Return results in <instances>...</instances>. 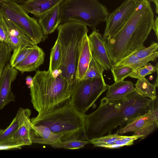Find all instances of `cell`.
<instances>
[{
  "instance_id": "cell-1",
  "label": "cell",
  "mask_w": 158,
  "mask_h": 158,
  "mask_svg": "<svg viewBox=\"0 0 158 158\" xmlns=\"http://www.w3.org/2000/svg\"><path fill=\"white\" fill-rule=\"evenodd\" d=\"M153 100L135 92L125 98L111 101L105 97L94 111L85 114L86 133L89 139L111 134L119 126L131 119L147 113L152 108Z\"/></svg>"
},
{
  "instance_id": "cell-2",
  "label": "cell",
  "mask_w": 158,
  "mask_h": 158,
  "mask_svg": "<svg viewBox=\"0 0 158 158\" xmlns=\"http://www.w3.org/2000/svg\"><path fill=\"white\" fill-rule=\"evenodd\" d=\"M154 14L148 0H139L134 12L120 30L105 42L114 64L143 45L151 30Z\"/></svg>"
},
{
  "instance_id": "cell-3",
  "label": "cell",
  "mask_w": 158,
  "mask_h": 158,
  "mask_svg": "<svg viewBox=\"0 0 158 158\" xmlns=\"http://www.w3.org/2000/svg\"><path fill=\"white\" fill-rule=\"evenodd\" d=\"M33 81L31 102L38 114L51 112L70 101L73 85L61 74L56 77L48 70H38Z\"/></svg>"
},
{
  "instance_id": "cell-4",
  "label": "cell",
  "mask_w": 158,
  "mask_h": 158,
  "mask_svg": "<svg viewBox=\"0 0 158 158\" xmlns=\"http://www.w3.org/2000/svg\"><path fill=\"white\" fill-rule=\"evenodd\" d=\"M85 114L78 111L70 101L53 111L31 119L35 125L48 127L61 135L62 142L72 139L89 141L86 135Z\"/></svg>"
},
{
  "instance_id": "cell-5",
  "label": "cell",
  "mask_w": 158,
  "mask_h": 158,
  "mask_svg": "<svg viewBox=\"0 0 158 158\" xmlns=\"http://www.w3.org/2000/svg\"><path fill=\"white\" fill-rule=\"evenodd\" d=\"M62 53L61 74L73 85L76 81L78 60L82 42L87 34V26L75 21L61 23L57 28Z\"/></svg>"
},
{
  "instance_id": "cell-6",
  "label": "cell",
  "mask_w": 158,
  "mask_h": 158,
  "mask_svg": "<svg viewBox=\"0 0 158 158\" xmlns=\"http://www.w3.org/2000/svg\"><path fill=\"white\" fill-rule=\"evenodd\" d=\"M109 13L106 6L98 0H64L60 4V23L75 21L93 30L106 22Z\"/></svg>"
},
{
  "instance_id": "cell-7",
  "label": "cell",
  "mask_w": 158,
  "mask_h": 158,
  "mask_svg": "<svg viewBox=\"0 0 158 158\" xmlns=\"http://www.w3.org/2000/svg\"><path fill=\"white\" fill-rule=\"evenodd\" d=\"M0 15L14 23L35 44L46 40V36L38 21L30 17L21 5L12 1H2L0 6Z\"/></svg>"
},
{
  "instance_id": "cell-8",
  "label": "cell",
  "mask_w": 158,
  "mask_h": 158,
  "mask_svg": "<svg viewBox=\"0 0 158 158\" xmlns=\"http://www.w3.org/2000/svg\"><path fill=\"white\" fill-rule=\"evenodd\" d=\"M109 86L106 83L103 77L76 80L70 101L78 111L85 114Z\"/></svg>"
},
{
  "instance_id": "cell-9",
  "label": "cell",
  "mask_w": 158,
  "mask_h": 158,
  "mask_svg": "<svg viewBox=\"0 0 158 158\" xmlns=\"http://www.w3.org/2000/svg\"><path fill=\"white\" fill-rule=\"evenodd\" d=\"M139 2V0H125L112 12L109 13L102 36L105 42L123 27L134 12Z\"/></svg>"
},
{
  "instance_id": "cell-10",
  "label": "cell",
  "mask_w": 158,
  "mask_h": 158,
  "mask_svg": "<svg viewBox=\"0 0 158 158\" xmlns=\"http://www.w3.org/2000/svg\"><path fill=\"white\" fill-rule=\"evenodd\" d=\"M31 113L29 109L19 108L15 117L18 123V128L11 138L7 141L21 146L32 144L30 135Z\"/></svg>"
},
{
  "instance_id": "cell-11",
  "label": "cell",
  "mask_w": 158,
  "mask_h": 158,
  "mask_svg": "<svg viewBox=\"0 0 158 158\" xmlns=\"http://www.w3.org/2000/svg\"><path fill=\"white\" fill-rule=\"evenodd\" d=\"M88 37L91 56L105 70H110L113 64L109 56L106 42L99 31L96 28L93 29Z\"/></svg>"
},
{
  "instance_id": "cell-12",
  "label": "cell",
  "mask_w": 158,
  "mask_h": 158,
  "mask_svg": "<svg viewBox=\"0 0 158 158\" xmlns=\"http://www.w3.org/2000/svg\"><path fill=\"white\" fill-rule=\"evenodd\" d=\"M18 71L7 63L0 80V110L11 102H15V96L11 91L12 83L16 79Z\"/></svg>"
},
{
  "instance_id": "cell-13",
  "label": "cell",
  "mask_w": 158,
  "mask_h": 158,
  "mask_svg": "<svg viewBox=\"0 0 158 158\" xmlns=\"http://www.w3.org/2000/svg\"><path fill=\"white\" fill-rule=\"evenodd\" d=\"M31 137L33 143L46 144L54 148H63L61 135L52 131L47 127L31 123Z\"/></svg>"
},
{
  "instance_id": "cell-14",
  "label": "cell",
  "mask_w": 158,
  "mask_h": 158,
  "mask_svg": "<svg viewBox=\"0 0 158 158\" xmlns=\"http://www.w3.org/2000/svg\"><path fill=\"white\" fill-rule=\"evenodd\" d=\"M0 23L6 32L12 51L21 46L36 45L19 27L9 19L0 15Z\"/></svg>"
},
{
  "instance_id": "cell-15",
  "label": "cell",
  "mask_w": 158,
  "mask_h": 158,
  "mask_svg": "<svg viewBox=\"0 0 158 158\" xmlns=\"http://www.w3.org/2000/svg\"><path fill=\"white\" fill-rule=\"evenodd\" d=\"M158 98L153 100L152 107L147 113L132 118L119 131V134L135 132L154 121L158 122Z\"/></svg>"
},
{
  "instance_id": "cell-16",
  "label": "cell",
  "mask_w": 158,
  "mask_h": 158,
  "mask_svg": "<svg viewBox=\"0 0 158 158\" xmlns=\"http://www.w3.org/2000/svg\"><path fill=\"white\" fill-rule=\"evenodd\" d=\"M44 56L42 49L35 45L25 58L14 68L22 73L35 71L43 64Z\"/></svg>"
},
{
  "instance_id": "cell-17",
  "label": "cell",
  "mask_w": 158,
  "mask_h": 158,
  "mask_svg": "<svg viewBox=\"0 0 158 158\" xmlns=\"http://www.w3.org/2000/svg\"><path fill=\"white\" fill-rule=\"evenodd\" d=\"M60 4L58 5L40 16L38 22L46 36L53 32L60 23Z\"/></svg>"
},
{
  "instance_id": "cell-18",
  "label": "cell",
  "mask_w": 158,
  "mask_h": 158,
  "mask_svg": "<svg viewBox=\"0 0 158 158\" xmlns=\"http://www.w3.org/2000/svg\"><path fill=\"white\" fill-rule=\"evenodd\" d=\"M64 0H28L21 4L28 14H33L38 18L40 16Z\"/></svg>"
},
{
  "instance_id": "cell-19",
  "label": "cell",
  "mask_w": 158,
  "mask_h": 158,
  "mask_svg": "<svg viewBox=\"0 0 158 158\" xmlns=\"http://www.w3.org/2000/svg\"><path fill=\"white\" fill-rule=\"evenodd\" d=\"M134 89L133 84L131 81H116L109 85L105 97L111 101L121 100L134 92Z\"/></svg>"
},
{
  "instance_id": "cell-20",
  "label": "cell",
  "mask_w": 158,
  "mask_h": 158,
  "mask_svg": "<svg viewBox=\"0 0 158 158\" xmlns=\"http://www.w3.org/2000/svg\"><path fill=\"white\" fill-rule=\"evenodd\" d=\"M91 58L87 34L83 39L79 54L76 73V80H80L84 79Z\"/></svg>"
},
{
  "instance_id": "cell-21",
  "label": "cell",
  "mask_w": 158,
  "mask_h": 158,
  "mask_svg": "<svg viewBox=\"0 0 158 158\" xmlns=\"http://www.w3.org/2000/svg\"><path fill=\"white\" fill-rule=\"evenodd\" d=\"M158 56V52L156 51L149 56L143 58H139L137 56L130 54L123 58L112 66L116 67L120 66H127L135 71L139 68L146 65L150 61H155Z\"/></svg>"
},
{
  "instance_id": "cell-22",
  "label": "cell",
  "mask_w": 158,
  "mask_h": 158,
  "mask_svg": "<svg viewBox=\"0 0 158 158\" xmlns=\"http://www.w3.org/2000/svg\"><path fill=\"white\" fill-rule=\"evenodd\" d=\"M134 91L139 95L145 98H148L152 100L156 99V88L154 84L151 83L145 77L138 79L135 85Z\"/></svg>"
},
{
  "instance_id": "cell-23",
  "label": "cell",
  "mask_w": 158,
  "mask_h": 158,
  "mask_svg": "<svg viewBox=\"0 0 158 158\" xmlns=\"http://www.w3.org/2000/svg\"><path fill=\"white\" fill-rule=\"evenodd\" d=\"M62 60V53L59 40L57 39L50 53L48 70L52 72L59 69Z\"/></svg>"
},
{
  "instance_id": "cell-24",
  "label": "cell",
  "mask_w": 158,
  "mask_h": 158,
  "mask_svg": "<svg viewBox=\"0 0 158 158\" xmlns=\"http://www.w3.org/2000/svg\"><path fill=\"white\" fill-rule=\"evenodd\" d=\"M35 45L21 46L13 51V53L9 60L10 66L15 68L25 58Z\"/></svg>"
},
{
  "instance_id": "cell-25",
  "label": "cell",
  "mask_w": 158,
  "mask_h": 158,
  "mask_svg": "<svg viewBox=\"0 0 158 158\" xmlns=\"http://www.w3.org/2000/svg\"><path fill=\"white\" fill-rule=\"evenodd\" d=\"M105 69L93 57L91 58L88 69L83 79L103 77Z\"/></svg>"
},
{
  "instance_id": "cell-26",
  "label": "cell",
  "mask_w": 158,
  "mask_h": 158,
  "mask_svg": "<svg viewBox=\"0 0 158 158\" xmlns=\"http://www.w3.org/2000/svg\"><path fill=\"white\" fill-rule=\"evenodd\" d=\"M124 136L121 135L117 133L108 134L105 136L92 138L89 140V143L97 147L100 144H114L116 140L123 138Z\"/></svg>"
},
{
  "instance_id": "cell-27",
  "label": "cell",
  "mask_w": 158,
  "mask_h": 158,
  "mask_svg": "<svg viewBox=\"0 0 158 158\" xmlns=\"http://www.w3.org/2000/svg\"><path fill=\"white\" fill-rule=\"evenodd\" d=\"M110 70L115 82L123 80L134 71L131 68L127 66L115 67L112 66Z\"/></svg>"
},
{
  "instance_id": "cell-28",
  "label": "cell",
  "mask_w": 158,
  "mask_h": 158,
  "mask_svg": "<svg viewBox=\"0 0 158 158\" xmlns=\"http://www.w3.org/2000/svg\"><path fill=\"white\" fill-rule=\"evenodd\" d=\"M158 48V43L152 42L149 47H145L143 45L135 49L130 54L135 55L139 58H143L156 51Z\"/></svg>"
},
{
  "instance_id": "cell-29",
  "label": "cell",
  "mask_w": 158,
  "mask_h": 158,
  "mask_svg": "<svg viewBox=\"0 0 158 158\" xmlns=\"http://www.w3.org/2000/svg\"><path fill=\"white\" fill-rule=\"evenodd\" d=\"M11 52L6 43L0 42V80L3 69L10 60Z\"/></svg>"
},
{
  "instance_id": "cell-30",
  "label": "cell",
  "mask_w": 158,
  "mask_h": 158,
  "mask_svg": "<svg viewBox=\"0 0 158 158\" xmlns=\"http://www.w3.org/2000/svg\"><path fill=\"white\" fill-rule=\"evenodd\" d=\"M18 127V123L15 117L9 126L0 135V143L10 139L16 131Z\"/></svg>"
},
{
  "instance_id": "cell-31",
  "label": "cell",
  "mask_w": 158,
  "mask_h": 158,
  "mask_svg": "<svg viewBox=\"0 0 158 158\" xmlns=\"http://www.w3.org/2000/svg\"><path fill=\"white\" fill-rule=\"evenodd\" d=\"M89 143V141L72 139L63 142V148L65 149H76L84 148Z\"/></svg>"
},
{
  "instance_id": "cell-32",
  "label": "cell",
  "mask_w": 158,
  "mask_h": 158,
  "mask_svg": "<svg viewBox=\"0 0 158 158\" xmlns=\"http://www.w3.org/2000/svg\"><path fill=\"white\" fill-rule=\"evenodd\" d=\"M158 126V122L154 121L134 132L133 135H141L142 136L141 138L143 139L157 129Z\"/></svg>"
},
{
  "instance_id": "cell-33",
  "label": "cell",
  "mask_w": 158,
  "mask_h": 158,
  "mask_svg": "<svg viewBox=\"0 0 158 158\" xmlns=\"http://www.w3.org/2000/svg\"><path fill=\"white\" fill-rule=\"evenodd\" d=\"M142 137V136L141 135H137L124 136L123 138L115 141L114 143L119 145L121 147L125 146H131L133 144L135 140L140 138H141Z\"/></svg>"
},
{
  "instance_id": "cell-34",
  "label": "cell",
  "mask_w": 158,
  "mask_h": 158,
  "mask_svg": "<svg viewBox=\"0 0 158 158\" xmlns=\"http://www.w3.org/2000/svg\"><path fill=\"white\" fill-rule=\"evenodd\" d=\"M153 73L149 71L145 66L134 71L129 76L132 78L139 79Z\"/></svg>"
},
{
  "instance_id": "cell-35",
  "label": "cell",
  "mask_w": 158,
  "mask_h": 158,
  "mask_svg": "<svg viewBox=\"0 0 158 158\" xmlns=\"http://www.w3.org/2000/svg\"><path fill=\"white\" fill-rule=\"evenodd\" d=\"M0 37L2 42H4L8 46L12 52L11 46L9 40L6 32L2 25L0 23Z\"/></svg>"
},
{
  "instance_id": "cell-36",
  "label": "cell",
  "mask_w": 158,
  "mask_h": 158,
  "mask_svg": "<svg viewBox=\"0 0 158 158\" xmlns=\"http://www.w3.org/2000/svg\"><path fill=\"white\" fill-rule=\"evenodd\" d=\"M21 147L19 145H13L8 143L5 142L0 143V150L20 148Z\"/></svg>"
},
{
  "instance_id": "cell-37",
  "label": "cell",
  "mask_w": 158,
  "mask_h": 158,
  "mask_svg": "<svg viewBox=\"0 0 158 158\" xmlns=\"http://www.w3.org/2000/svg\"><path fill=\"white\" fill-rule=\"evenodd\" d=\"M152 29H153L155 32L157 39H158V17L156 16L155 20H154Z\"/></svg>"
},
{
  "instance_id": "cell-38",
  "label": "cell",
  "mask_w": 158,
  "mask_h": 158,
  "mask_svg": "<svg viewBox=\"0 0 158 158\" xmlns=\"http://www.w3.org/2000/svg\"><path fill=\"white\" fill-rule=\"evenodd\" d=\"M145 66L149 71L153 73L156 71L158 72V63H157L155 66H153L150 63H147Z\"/></svg>"
},
{
  "instance_id": "cell-39",
  "label": "cell",
  "mask_w": 158,
  "mask_h": 158,
  "mask_svg": "<svg viewBox=\"0 0 158 158\" xmlns=\"http://www.w3.org/2000/svg\"><path fill=\"white\" fill-rule=\"evenodd\" d=\"M33 77L30 76H28L26 78V84L30 88L33 84Z\"/></svg>"
},
{
  "instance_id": "cell-40",
  "label": "cell",
  "mask_w": 158,
  "mask_h": 158,
  "mask_svg": "<svg viewBox=\"0 0 158 158\" xmlns=\"http://www.w3.org/2000/svg\"><path fill=\"white\" fill-rule=\"evenodd\" d=\"M150 2H153L155 5V12L157 14H158V0H148Z\"/></svg>"
},
{
  "instance_id": "cell-41",
  "label": "cell",
  "mask_w": 158,
  "mask_h": 158,
  "mask_svg": "<svg viewBox=\"0 0 158 158\" xmlns=\"http://www.w3.org/2000/svg\"><path fill=\"white\" fill-rule=\"evenodd\" d=\"M3 1H10L15 2L19 4H22L28 0H0Z\"/></svg>"
},
{
  "instance_id": "cell-42",
  "label": "cell",
  "mask_w": 158,
  "mask_h": 158,
  "mask_svg": "<svg viewBox=\"0 0 158 158\" xmlns=\"http://www.w3.org/2000/svg\"><path fill=\"white\" fill-rule=\"evenodd\" d=\"M3 131H4V130L0 129V135L3 132Z\"/></svg>"
},
{
  "instance_id": "cell-43",
  "label": "cell",
  "mask_w": 158,
  "mask_h": 158,
  "mask_svg": "<svg viewBox=\"0 0 158 158\" xmlns=\"http://www.w3.org/2000/svg\"><path fill=\"white\" fill-rule=\"evenodd\" d=\"M2 42V40L0 37V42Z\"/></svg>"
},
{
  "instance_id": "cell-44",
  "label": "cell",
  "mask_w": 158,
  "mask_h": 158,
  "mask_svg": "<svg viewBox=\"0 0 158 158\" xmlns=\"http://www.w3.org/2000/svg\"><path fill=\"white\" fill-rule=\"evenodd\" d=\"M2 1L0 0V6Z\"/></svg>"
}]
</instances>
